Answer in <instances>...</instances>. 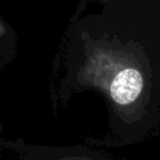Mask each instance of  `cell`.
Here are the masks:
<instances>
[{"label":"cell","mask_w":160,"mask_h":160,"mask_svg":"<svg viewBox=\"0 0 160 160\" xmlns=\"http://www.w3.org/2000/svg\"><path fill=\"white\" fill-rule=\"evenodd\" d=\"M83 77L89 85L105 91L121 122L113 146L128 145L142 138L143 118L136 107L143 91V74L132 56L106 48H96L88 57Z\"/></svg>","instance_id":"cell-1"}]
</instances>
